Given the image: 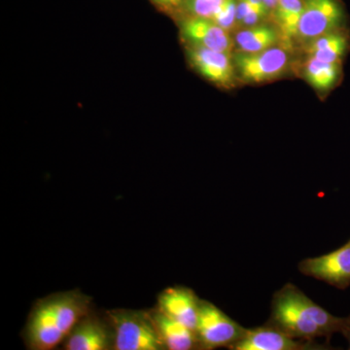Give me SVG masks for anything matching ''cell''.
<instances>
[{
  "label": "cell",
  "instance_id": "44dd1931",
  "mask_svg": "<svg viewBox=\"0 0 350 350\" xmlns=\"http://www.w3.org/2000/svg\"><path fill=\"white\" fill-rule=\"evenodd\" d=\"M271 21L269 16L265 15L250 5L246 0H238L237 6V31L254 27Z\"/></svg>",
  "mask_w": 350,
  "mask_h": 350
},
{
  "label": "cell",
  "instance_id": "ffe728a7",
  "mask_svg": "<svg viewBox=\"0 0 350 350\" xmlns=\"http://www.w3.org/2000/svg\"><path fill=\"white\" fill-rule=\"evenodd\" d=\"M230 1L232 0H187L181 18L198 17L213 21Z\"/></svg>",
  "mask_w": 350,
  "mask_h": 350
},
{
  "label": "cell",
  "instance_id": "7402d4cb",
  "mask_svg": "<svg viewBox=\"0 0 350 350\" xmlns=\"http://www.w3.org/2000/svg\"><path fill=\"white\" fill-rule=\"evenodd\" d=\"M157 12L167 16L174 23L183 15L184 7L187 0H147Z\"/></svg>",
  "mask_w": 350,
  "mask_h": 350
},
{
  "label": "cell",
  "instance_id": "2e32d148",
  "mask_svg": "<svg viewBox=\"0 0 350 350\" xmlns=\"http://www.w3.org/2000/svg\"><path fill=\"white\" fill-rule=\"evenodd\" d=\"M59 326L64 340L76 324L92 312V300L79 290L52 294Z\"/></svg>",
  "mask_w": 350,
  "mask_h": 350
},
{
  "label": "cell",
  "instance_id": "5b68a950",
  "mask_svg": "<svg viewBox=\"0 0 350 350\" xmlns=\"http://www.w3.org/2000/svg\"><path fill=\"white\" fill-rule=\"evenodd\" d=\"M246 329L211 301H200L196 333L202 349H231Z\"/></svg>",
  "mask_w": 350,
  "mask_h": 350
},
{
  "label": "cell",
  "instance_id": "9c48e42d",
  "mask_svg": "<svg viewBox=\"0 0 350 350\" xmlns=\"http://www.w3.org/2000/svg\"><path fill=\"white\" fill-rule=\"evenodd\" d=\"M299 271L304 275L345 289L350 285V241L328 254L303 260Z\"/></svg>",
  "mask_w": 350,
  "mask_h": 350
},
{
  "label": "cell",
  "instance_id": "5bb4252c",
  "mask_svg": "<svg viewBox=\"0 0 350 350\" xmlns=\"http://www.w3.org/2000/svg\"><path fill=\"white\" fill-rule=\"evenodd\" d=\"M157 331L162 338L165 349H202L197 333L169 315L161 312L157 306L149 310Z\"/></svg>",
  "mask_w": 350,
  "mask_h": 350
},
{
  "label": "cell",
  "instance_id": "7a4b0ae2",
  "mask_svg": "<svg viewBox=\"0 0 350 350\" xmlns=\"http://www.w3.org/2000/svg\"><path fill=\"white\" fill-rule=\"evenodd\" d=\"M107 317L114 330V350L165 349L149 310L117 308Z\"/></svg>",
  "mask_w": 350,
  "mask_h": 350
},
{
  "label": "cell",
  "instance_id": "7c38bea8",
  "mask_svg": "<svg viewBox=\"0 0 350 350\" xmlns=\"http://www.w3.org/2000/svg\"><path fill=\"white\" fill-rule=\"evenodd\" d=\"M200 301L199 297L190 288L174 286L159 294L156 306L172 319L196 331Z\"/></svg>",
  "mask_w": 350,
  "mask_h": 350
},
{
  "label": "cell",
  "instance_id": "3957f363",
  "mask_svg": "<svg viewBox=\"0 0 350 350\" xmlns=\"http://www.w3.org/2000/svg\"><path fill=\"white\" fill-rule=\"evenodd\" d=\"M347 21L342 0H305L295 39L296 50L323 34L347 29Z\"/></svg>",
  "mask_w": 350,
  "mask_h": 350
},
{
  "label": "cell",
  "instance_id": "cb8c5ba5",
  "mask_svg": "<svg viewBox=\"0 0 350 350\" xmlns=\"http://www.w3.org/2000/svg\"><path fill=\"white\" fill-rule=\"evenodd\" d=\"M342 336H344V337L347 338V342H349V349H350V328L349 329V330L345 332V333Z\"/></svg>",
  "mask_w": 350,
  "mask_h": 350
},
{
  "label": "cell",
  "instance_id": "ba28073f",
  "mask_svg": "<svg viewBox=\"0 0 350 350\" xmlns=\"http://www.w3.org/2000/svg\"><path fill=\"white\" fill-rule=\"evenodd\" d=\"M182 46L234 52L232 34L213 20L183 17L174 23Z\"/></svg>",
  "mask_w": 350,
  "mask_h": 350
},
{
  "label": "cell",
  "instance_id": "4fadbf2b",
  "mask_svg": "<svg viewBox=\"0 0 350 350\" xmlns=\"http://www.w3.org/2000/svg\"><path fill=\"white\" fill-rule=\"evenodd\" d=\"M282 289L306 319L324 331L327 338H330L334 334L337 333L344 335L350 328V315L347 317H338L331 314L312 299L308 298L301 289L292 283H287Z\"/></svg>",
  "mask_w": 350,
  "mask_h": 350
},
{
  "label": "cell",
  "instance_id": "9a60e30c",
  "mask_svg": "<svg viewBox=\"0 0 350 350\" xmlns=\"http://www.w3.org/2000/svg\"><path fill=\"white\" fill-rule=\"evenodd\" d=\"M350 48L349 27L329 32L319 38L312 39L298 48L303 56L313 57L325 63H344Z\"/></svg>",
  "mask_w": 350,
  "mask_h": 350
},
{
  "label": "cell",
  "instance_id": "603a6c76",
  "mask_svg": "<svg viewBox=\"0 0 350 350\" xmlns=\"http://www.w3.org/2000/svg\"><path fill=\"white\" fill-rule=\"evenodd\" d=\"M262 1H264L265 5L268 8L269 15H271V14L275 11L278 0H262Z\"/></svg>",
  "mask_w": 350,
  "mask_h": 350
},
{
  "label": "cell",
  "instance_id": "277c9868",
  "mask_svg": "<svg viewBox=\"0 0 350 350\" xmlns=\"http://www.w3.org/2000/svg\"><path fill=\"white\" fill-rule=\"evenodd\" d=\"M182 48L189 68L209 84L223 91H231L241 85L232 53L193 46Z\"/></svg>",
  "mask_w": 350,
  "mask_h": 350
},
{
  "label": "cell",
  "instance_id": "6da1fadb",
  "mask_svg": "<svg viewBox=\"0 0 350 350\" xmlns=\"http://www.w3.org/2000/svg\"><path fill=\"white\" fill-rule=\"evenodd\" d=\"M294 52L284 45L250 54L232 52L239 83L261 85L282 79L296 68Z\"/></svg>",
  "mask_w": 350,
  "mask_h": 350
},
{
  "label": "cell",
  "instance_id": "d6986e66",
  "mask_svg": "<svg viewBox=\"0 0 350 350\" xmlns=\"http://www.w3.org/2000/svg\"><path fill=\"white\" fill-rule=\"evenodd\" d=\"M304 2L305 0H278L271 17V22L282 34L284 45L295 51V39L303 13Z\"/></svg>",
  "mask_w": 350,
  "mask_h": 350
},
{
  "label": "cell",
  "instance_id": "8992f818",
  "mask_svg": "<svg viewBox=\"0 0 350 350\" xmlns=\"http://www.w3.org/2000/svg\"><path fill=\"white\" fill-rule=\"evenodd\" d=\"M23 337L31 350H52L64 344L52 295L40 299L32 306Z\"/></svg>",
  "mask_w": 350,
  "mask_h": 350
},
{
  "label": "cell",
  "instance_id": "ac0fdd59",
  "mask_svg": "<svg viewBox=\"0 0 350 350\" xmlns=\"http://www.w3.org/2000/svg\"><path fill=\"white\" fill-rule=\"evenodd\" d=\"M303 62L297 61L296 72L320 94H327L340 84L342 64L325 63L313 57L303 56Z\"/></svg>",
  "mask_w": 350,
  "mask_h": 350
},
{
  "label": "cell",
  "instance_id": "52a82bcc",
  "mask_svg": "<svg viewBox=\"0 0 350 350\" xmlns=\"http://www.w3.org/2000/svg\"><path fill=\"white\" fill-rule=\"evenodd\" d=\"M267 324L298 340L317 342L319 338H328L320 327L306 319L293 305L282 288L273 295L271 317Z\"/></svg>",
  "mask_w": 350,
  "mask_h": 350
},
{
  "label": "cell",
  "instance_id": "30bf717a",
  "mask_svg": "<svg viewBox=\"0 0 350 350\" xmlns=\"http://www.w3.org/2000/svg\"><path fill=\"white\" fill-rule=\"evenodd\" d=\"M115 347V334L107 319L93 312L83 317L64 342L66 350H110Z\"/></svg>",
  "mask_w": 350,
  "mask_h": 350
},
{
  "label": "cell",
  "instance_id": "8fae6325",
  "mask_svg": "<svg viewBox=\"0 0 350 350\" xmlns=\"http://www.w3.org/2000/svg\"><path fill=\"white\" fill-rule=\"evenodd\" d=\"M230 349L310 350L326 349V347L325 345L312 340H298L266 323L264 326L246 329L243 337Z\"/></svg>",
  "mask_w": 350,
  "mask_h": 350
},
{
  "label": "cell",
  "instance_id": "e0dca14e",
  "mask_svg": "<svg viewBox=\"0 0 350 350\" xmlns=\"http://www.w3.org/2000/svg\"><path fill=\"white\" fill-rule=\"evenodd\" d=\"M234 52L257 53L284 45L280 31L271 21L239 29L232 34ZM285 46V45H284Z\"/></svg>",
  "mask_w": 350,
  "mask_h": 350
}]
</instances>
